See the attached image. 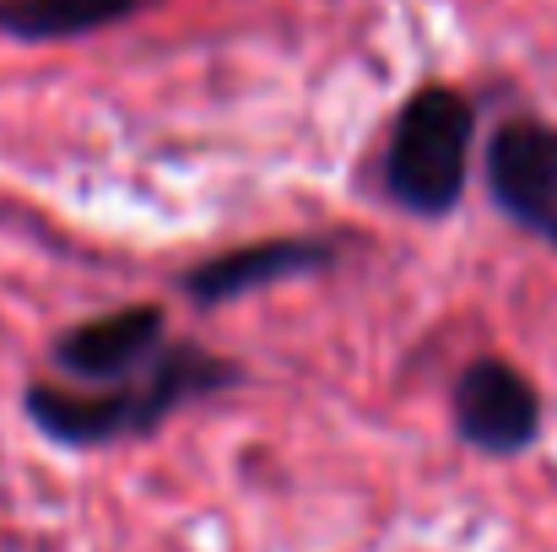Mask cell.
<instances>
[{
	"mask_svg": "<svg viewBox=\"0 0 557 552\" xmlns=\"http://www.w3.org/2000/svg\"><path fill=\"white\" fill-rule=\"evenodd\" d=\"M331 260H336V244H325V238H265V244L227 249V255L185 271V293L195 304H227V298H244L255 287L320 271Z\"/></svg>",
	"mask_w": 557,
	"mask_h": 552,
	"instance_id": "8992f818",
	"label": "cell"
},
{
	"mask_svg": "<svg viewBox=\"0 0 557 552\" xmlns=\"http://www.w3.org/2000/svg\"><path fill=\"white\" fill-rule=\"evenodd\" d=\"M455 433L482 455H520L542 433V395L504 358H482L455 379Z\"/></svg>",
	"mask_w": 557,
	"mask_h": 552,
	"instance_id": "277c9868",
	"label": "cell"
},
{
	"mask_svg": "<svg viewBox=\"0 0 557 552\" xmlns=\"http://www.w3.org/2000/svg\"><path fill=\"white\" fill-rule=\"evenodd\" d=\"M147 0H0V33L22 44H54V38H87L125 16H136Z\"/></svg>",
	"mask_w": 557,
	"mask_h": 552,
	"instance_id": "52a82bcc",
	"label": "cell"
},
{
	"mask_svg": "<svg viewBox=\"0 0 557 552\" xmlns=\"http://www.w3.org/2000/svg\"><path fill=\"white\" fill-rule=\"evenodd\" d=\"M487 189L509 222L557 244V125L504 120L487 142Z\"/></svg>",
	"mask_w": 557,
	"mask_h": 552,
	"instance_id": "3957f363",
	"label": "cell"
},
{
	"mask_svg": "<svg viewBox=\"0 0 557 552\" xmlns=\"http://www.w3.org/2000/svg\"><path fill=\"white\" fill-rule=\"evenodd\" d=\"M163 331H169V320L158 304L114 309V315H98V320L65 331L54 342V364L82 384L114 390V384H131L152 368V358L163 353Z\"/></svg>",
	"mask_w": 557,
	"mask_h": 552,
	"instance_id": "5b68a950",
	"label": "cell"
},
{
	"mask_svg": "<svg viewBox=\"0 0 557 552\" xmlns=\"http://www.w3.org/2000/svg\"><path fill=\"white\" fill-rule=\"evenodd\" d=\"M238 384V368L200 353V347H163L152 368L131 384L114 390H60V384H33L27 390V417L54 439V444H114L131 433H152L163 417H174L185 401L216 395Z\"/></svg>",
	"mask_w": 557,
	"mask_h": 552,
	"instance_id": "6da1fadb",
	"label": "cell"
},
{
	"mask_svg": "<svg viewBox=\"0 0 557 552\" xmlns=\"http://www.w3.org/2000/svg\"><path fill=\"white\" fill-rule=\"evenodd\" d=\"M476 109L455 87H417L384 142V195L411 217H444L466 195Z\"/></svg>",
	"mask_w": 557,
	"mask_h": 552,
	"instance_id": "7a4b0ae2",
	"label": "cell"
}]
</instances>
